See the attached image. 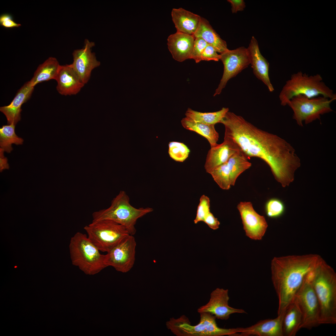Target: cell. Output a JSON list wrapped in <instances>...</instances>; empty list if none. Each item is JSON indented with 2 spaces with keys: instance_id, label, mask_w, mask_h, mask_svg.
<instances>
[{
  "instance_id": "obj_1",
  "label": "cell",
  "mask_w": 336,
  "mask_h": 336,
  "mask_svg": "<svg viewBox=\"0 0 336 336\" xmlns=\"http://www.w3.org/2000/svg\"><path fill=\"white\" fill-rule=\"evenodd\" d=\"M220 123L224 125V137L231 139L248 158L256 157L265 161L282 187L293 181L301 161L291 144L229 111Z\"/></svg>"
},
{
  "instance_id": "obj_2",
  "label": "cell",
  "mask_w": 336,
  "mask_h": 336,
  "mask_svg": "<svg viewBox=\"0 0 336 336\" xmlns=\"http://www.w3.org/2000/svg\"><path fill=\"white\" fill-rule=\"evenodd\" d=\"M321 258L310 254L275 257L272 260L271 278L278 300V315L294 301L305 277Z\"/></svg>"
},
{
  "instance_id": "obj_3",
  "label": "cell",
  "mask_w": 336,
  "mask_h": 336,
  "mask_svg": "<svg viewBox=\"0 0 336 336\" xmlns=\"http://www.w3.org/2000/svg\"><path fill=\"white\" fill-rule=\"evenodd\" d=\"M319 306L320 324L336 323V273L322 258L310 273Z\"/></svg>"
},
{
  "instance_id": "obj_4",
  "label": "cell",
  "mask_w": 336,
  "mask_h": 336,
  "mask_svg": "<svg viewBox=\"0 0 336 336\" xmlns=\"http://www.w3.org/2000/svg\"><path fill=\"white\" fill-rule=\"evenodd\" d=\"M153 210L149 207H133L126 193L121 190L112 200L109 208L93 212L92 222L111 220L123 226L130 235H134L136 232L135 226L137 220Z\"/></svg>"
},
{
  "instance_id": "obj_5",
  "label": "cell",
  "mask_w": 336,
  "mask_h": 336,
  "mask_svg": "<svg viewBox=\"0 0 336 336\" xmlns=\"http://www.w3.org/2000/svg\"><path fill=\"white\" fill-rule=\"evenodd\" d=\"M200 314L199 323L192 325L189 319L183 315L175 319L171 318L166 323L167 329L177 336H239L242 327L223 328L219 327L216 318L208 312Z\"/></svg>"
},
{
  "instance_id": "obj_6",
  "label": "cell",
  "mask_w": 336,
  "mask_h": 336,
  "mask_svg": "<svg viewBox=\"0 0 336 336\" xmlns=\"http://www.w3.org/2000/svg\"><path fill=\"white\" fill-rule=\"evenodd\" d=\"M299 95L308 98L321 96L336 99V94L323 81L320 75L309 76L301 71L292 74L286 82L279 95L281 105L286 106L292 97Z\"/></svg>"
},
{
  "instance_id": "obj_7",
  "label": "cell",
  "mask_w": 336,
  "mask_h": 336,
  "mask_svg": "<svg viewBox=\"0 0 336 336\" xmlns=\"http://www.w3.org/2000/svg\"><path fill=\"white\" fill-rule=\"evenodd\" d=\"M70 248L73 264L86 274H96L107 267L105 254L100 253L86 234L77 232L71 239Z\"/></svg>"
},
{
  "instance_id": "obj_8",
  "label": "cell",
  "mask_w": 336,
  "mask_h": 336,
  "mask_svg": "<svg viewBox=\"0 0 336 336\" xmlns=\"http://www.w3.org/2000/svg\"><path fill=\"white\" fill-rule=\"evenodd\" d=\"M84 229L89 239L103 252H107L130 235L123 226L109 220L92 222Z\"/></svg>"
},
{
  "instance_id": "obj_9",
  "label": "cell",
  "mask_w": 336,
  "mask_h": 336,
  "mask_svg": "<svg viewBox=\"0 0 336 336\" xmlns=\"http://www.w3.org/2000/svg\"><path fill=\"white\" fill-rule=\"evenodd\" d=\"M334 100L321 96L308 98L299 95L292 97L287 105L293 111V119L302 127L303 121L308 124L317 119L320 120L321 115L333 111L330 105Z\"/></svg>"
},
{
  "instance_id": "obj_10",
  "label": "cell",
  "mask_w": 336,
  "mask_h": 336,
  "mask_svg": "<svg viewBox=\"0 0 336 336\" xmlns=\"http://www.w3.org/2000/svg\"><path fill=\"white\" fill-rule=\"evenodd\" d=\"M311 271L305 277L302 283L295 295L294 300L298 306L302 315L301 329H309L320 324L319 321V302L311 283Z\"/></svg>"
},
{
  "instance_id": "obj_11",
  "label": "cell",
  "mask_w": 336,
  "mask_h": 336,
  "mask_svg": "<svg viewBox=\"0 0 336 336\" xmlns=\"http://www.w3.org/2000/svg\"><path fill=\"white\" fill-rule=\"evenodd\" d=\"M220 60L224 65V71L214 96L220 94L229 80L235 77L250 64L249 50L244 47L232 50L228 49L220 54Z\"/></svg>"
},
{
  "instance_id": "obj_12",
  "label": "cell",
  "mask_w": 336,
  "mask_h": 336,
  "mask_svg": "<svg viewBox=\"0 0 336 336\" xmlns=\"http://www.w3.org/2000/svg\"><path fill=\"white\" fill-rule=\"evenodd\" d=\"M136 243L133 235H129L113 247L105 254L107 267L111 266L123 273L129 271L135 260Z\"/></svg>"
},
{
  "instance_id": "obj_13",
  "label": "cell",
  "mask_w": 336,
  "mask_h": 336,
  "mask_svg": "<svg viewBox=\"0 0 336 336\" xmlns=\"http://www.w3.org/2000/svg\"><path fill=\"white\" fill-rule=\"evenodd\" d=\"M228 290L217 288L211 293L208 302L199 307L197 311L199 313H209L216 318L226 320L234 313H247L244 310L235 308L229 306Z\"/></svg>"
},
{
  "instance_id": "obj_14",
  "label": "cell",
  "mask_w": 336,
  "mask_h": 336,
  "mask_svg": "<svg viewBox=\"0 0 336 336\" xmlns=\"http://www.w3.org/2000/svg\"><path fill=\"white\" fill-rule=\"evenodd\" d=\"M246 235L254 240H261L268 224L264 216L258 214L250 202H240L237 206Z\"/></svg>"
},
{
  "instance_id": "obj_15",
  "label": "cell",
  "mask_w": 336,
  "mask_h": 336,
  "mask_svg": "<svg viewBox=\"0 0 336 336\" xmlns=\"http://www.w3.org/2000/svg\"><path fill=\"white\" fill-rule=\"evenodd\" d=\"M95 45L94 42L86 39L83 47L74 50L72 53L73 61L71 64L84 84L88 82L92 70L100 64L91 51Z\"/></svg>"
},
{
  "instance_id": "obj_16",
  "label": "cell",
  "mask_w": 336,
  "mask_h": 336,
  "mask_svg": "<svg viewBox=\"0 0 336 336\" xmlns=\"http://www.w3.org/2000/svg\"><path fill=\"white\" fill-rule=\"evenodd\" d=\"M240 149L231 138L224 137L222 143L211 147L207 154L204 168L209 173L219 166L227 162L229 159Z\"/></svg>"
},
{
  "instance_id": "obj_17",
  "label": "cell",
  "mask_w": 336,
  "mask_h": 336,
  "mask_svg": "<svg viewBox=\"0 0 336 336\" xmlns=\"http://www.w3.org/2000/svg\"><path fill=\"white\" fill-rule=\"evenodd\" d=\"M55 80L57 91L64 96L77 94L85 85L71 64L60 66Z\"/></svg>"
},
{
  "instance_id": "obj_18",
  "label": "cell",
  "mask_w": 336,
  "mask_h": 336,
  "mask_svg": "<svg viewBox=\"0 0 336 336\" xmlns=\"http://www.w3.org/2000/svg\"><path fill=\"white\" fill-rule=\"evenodd\" d=\"M34 87L30 81L27 82L18 90L9 105L0 107V111L5 116L8 124L16 125L20 120L21 106L30 98Z\"/></svg>"
},
{
  "instance_id": "obj_19",
  "label": "cell",
  "mask_w": 336,
  "mask_h": 336,
  "mask_svg": "<svg viewBox=\"0 0 336 336\" xmlns=\"http://www.w3.org/2000/svg\"><path fill=\"white\" fill-rule=\"evenodd\" d=\"M285 310L274 319L260 320L250 327L243 328L239 336H283L282 324Z\"/></svg>"
},
{
  "instance_id": "obj_20",
  "label": "cell",
  "mask_w": 336,
  "mask_h": 336,
  "mask_svg": "<svg viewBox=\"0 0 336 336\" xmlns=\"http://www.w3.org/2000/svg\"><path fill=\"white\" fill-rule=\"evenodd\" d=\"M195 39L193 35L177 31L170 35L167 44L173 58L180 62L190 59Z\"/></svg>"
},
{
  "instance_id": "obj_21",
  "label": "cell",
  "mask_w": 336,
  "mask_h": 336,
  "mask_svg": "<svg viewBox=\"0 0 336 336\" xmlns=\"http://www.w3.org/2000/svg\"><path fill=\"white\" fill-rule=\"evenodd\" d=\"M248 49L254 74L267 86L269 91L273 92L274 89L268 75L269 63L260 53L258 42L254 37H252Z\"/></svg>"
},
{
  "instance_id": "obj_22",
  "label": "cell",
  "mask_w": 336,
  "mask_h": 336,
  "mask_svg": "<svg viewBox=\"0 0 336 336\" xmlns=\"http://www.w3.org/2000/svg\"><path fill=\"white\" fill-rule=\"evenodd\" d=\"M171 15L177 31L191 35L197 30L201 19L199 15L182 8H173Z\"/></svg>"
},
{
  "instance_id": "obj_23",
  "label": "cell",
  "mask_w": 336,
  "mask_h": 336,
  "mask_svg": "<svg viewBox=\"0 0 336 336\" xmlns=\"http://www.w3.org/2000/svg\"><path fill=\"white\" fill-rule=\"evenodd\" d=\"M302 315L297 304L294 301L287 307L282 321L283 336H295L301 329Z\"/></svg>"
},
{
  "instance_id": "obj_24",
  "label": "cell",
  "mask_w": 336,
  "mask_h": 336,
  "mask_svg": "<svg viewBox=\"0 0 336 336\" xmlns=\"http://www.w3.org/2000/svg\"><path fill=\"white\" fill-rule=\"evenodd\" d=\"M193 35L195 38L202 39L220 54L228 49L226 42L221 38L205 18L201 17L199 26Z\"/></svg>"
},
{
  "instance_id": "obj_25",
  "label": "cell",
  "mask_w": 336,
  "mask_h": 336,
  "mask_svg": "<svg viewBox=\"0 0 336 336\" xmlns=\"http://www.w3.org/2000/svg\"><path fill=\"white\" fill-rule=\"evenodd\" d=\"M60 65L57 59L50 57L40 64L30 81L35 86L37 84L51 79H56Z\"/></svg>"
},
{
  "instance_id": "obj_26",
  "label": "cell",
  "mask_w": 336,
  "mask_h": 336,
  "mask_svg": "<svg viewBox=\"0 0 336 336\" xmlns=\"http://www.w3.org/2000/svg\"><path fill=\"white\" fill-rule=\"evenodd\" d=\"M182 126L185 129L195 132L206 138L209 143L211 147H214L219 137L214 125H208L195 122L185 117L181 120Z\"/></svg>"
},
{
  "instance_id": "obj_27",
  "label": "cell",
  "mask_w": 336,
  "mask_h": 336,
  "mask_svg": "<svg viewBox=\"0 0 336 336\" xmlns=\"http://www.w3.org/2000/svg\"><path fill=\"white\" fill-rule=\"evenodd\" d=\"M248 157L240 149L228 160L227 163L231 185L234 186L239 175L251 167L252 164L248 161Z\"/></svg>"
},
{
  "instance_id": "obj_28",
  "label": "cell",
  "mask_w": 336,
  "mask_h": 336,
  "mask_svg": "<svg viewBox=\"0 0 336 336\" xmlns=\"http://www.w3.org/2000/svg\"><path fill=\"white\" fill-rule=\"evenodd\" d=\"M228 108H222L218 111L201 112L188 108L185 112V117L197 122L208 125H214L220 122L229 111Z\"/></svg>"
},
{
  "instance_id": "obj_29",
  "label": "cell",
  "mask_w": 336,
  "mask_h": 336,
  "mask_svg": "<svg viewBox=\"0 0 336 336\" xmlns=\"http://www.w3.org/2000/svg\"><path fill=\"white\" fill-rule=\"evenodd\" d=\"M15 127V125L11 124L3 125L0 128V148L8 153L13 150L12 144L21 145L24 141L16 134Z\"/></svg>"
},
{
  "instance_id": "obj_30",
  "label": "cell",
  "mask_w": 336,
  "mask_h": 336,
  "mask_svg": "<svg viewBox=\"0 0 336 336\" xmlns=\"http://www.w3.org/2000/svg\"><path fill=\"white\" fill-rule=\"evenodd\" d=\"M209 173L222 189L228 190L230 188L231 185L227 162L216 167Z\"/></svg>"
},
{
  "instance_id": "obj_31",
  "label": "cell",
  "mask_w": 336,
  "mask_h": 336,
  "mask_svg": "<svg viewBox=\"0 0 336 336\" xmlns=\"http://www.w3.org/2000/svg\"><path fill=\"white\" fill-rule=\"evenodd\" d=\"M168 147L169 155L175 161L182 162L188 157L190 151L184 143L177 142H169Z\"/></svg>"
},
{
  "instance_id": "obj_32",
  "label": "cell",
  "mask_w": 336,
  "mask_h": 336,
  "mask_svg": "<svg viewBox=\"0 0 336 336\" xmlns=\"http://www.w3.org/2000/svg\"><path fill=\"white\" fill-rule=\"evenodd\" d=\"M266 212L268 217L271 218H276L282 215L285 210L283 203L277 198H272L266 203L265 207Z\"/></svg>"
},
{
  "instance_id": "obj_33",
  "label": "cell",
  "mask_w": 336,
  "mask_h": 336,
  "mask_svg": "<svg viewBox=\"0 0 336 336\" xmlns=\"http://www.w3.org/2000/svg\"><path fill=\"white\" fill-rule=\"evenodd\" d=\"M210 200L209 198L204 195L200 198L198 206L196 216L194 220L195 224L203 221L205 217L210 212Z\"/></svg>"
},
{
  "instance_id": "obj_34",
  "label": "cell",
  "mask_w": 336,
  "mask_h": 336,
  "mask_svg": "<svg viewBox=\"0 0 336 336\" xmlns=\"http://www.w3.org/2000/svg\"><path fill=\"white\" fill-rule=\"evenodd\" d=\"M208 44L207 42L202 39L200 38H195L190 59H194L196 63L201 61L202 53Z\"/></svg>"
},
{
  "instance_id": "obj_35",
  "label": "cell",
  "mask_w": 336,
  "mask_h": 336,
  "mask_svg": "<svg viewBox=\"0 0 336 336\" xmlns=\"http://www.w3.org/2000/svg\"><path fill=\"white\" fill-rule=\"evenodd\" d=\"M220 58V54H217V52L213 46L208 44L203 51L201 55V61L213 60L218 61Z\"/></svg>"
},
{
  "instance_id": "obj_36",
  "label": "cell",
  "mask_w": 336,
  "mask_h": 336,
  "mask_svg": "<svg viewBox=\"0 0 336 336\" xmlns=\"http://www.w3.org/2000/svg\"><path fill=\"white\" fill-rule=\"evenodd\" d=\"M211 229L216 230L218 229L220 224L217 218H216L210 212L205 217L203 221Z\"/></svg>"
},
{
  "instance_id": "obj_37",
  "label": "cell",
  "mask_w": 336,
  "mask_h": 336,
  "mask_svg": "<svg viewBox=\"0 0 336 336\" xmlns=\"http://www.w3.org/2000/svg\"><path fill=\"white\" fill-rule=\"evenodd\" d=\"M231 6V11L233 13L243 11L245 7V3L243 0H228Z\"/></svg>"
},
{
  "instance_id": "obj_38",
  "label": "cell",
  "mask_w": 336,
  "mask_h": 336,
  "mask_svg": "<svg viewBox=\"0 0 336 336\" xmlns=\"http://www.w3.org/2000/svg\"><path fill=\"white\" fill-rule=\"evenodd\" d=\"M4 151L1 148H0V171H2L3 170L8 169L9 165L7 162V158L5 157L4 155Z\"/></svg>"
},
{
  "instance_id": "obj_39",
  "label": "cell",
  "mask_w": 336,
  "mask_h": 336,
  "mask_svg": "<svg viewBox=\"0 0 336 336\" xmlns=\"http://www.w3.org/2000/svg\"><path fill=\"white\" fill-rule=\"evenodd\" d=\"M0 24L3 26L7 28L18 27L21 26L20 24L16 23L12 19L5 21Z\"/></svg>"
},
{
  "instance_id": "obj_40",
  "label": "cell",
  "mask_w": 336,
  "mask_h": 336,
  "mask_svg": "<svg viewBox=\"0 0 336 336\" xmlns=\"http://www.w3.org/2000/svg\"><path fill=\"white\" fill-rule=\"evenodd\" d=\"M10 19H12V17L11 15L7 13L2 14L0 17V23L1 24Z\"/></svg>"
}]
</instances>
